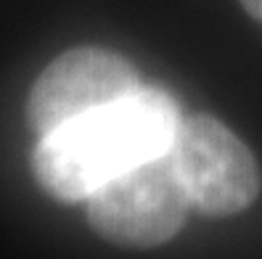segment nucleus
<instances>
[{"instance_id":"obj_1","label":"nucleus","mask_w":262,"mask_h":259,"mask_svg":"<svg viewBox=\"0 0 262 259\" xmlns=\"http://www.w3.org/2000/svg\"><path fill=\"white\" fill-rule=\"evenodd\" d=\"M178 125L175 98L143 85L127 98L40 135L32 154L35 180L56 201H88L112 177L164 154Z\"/></svg>"},{"instance_id":"obj_2","label":"nucleus","mask_w":262,"mask_h":259,"mask_svg":"<svg viewBox=\"0 0 262 259\" xmlns=\"http://www.w3.org/2000/svg\"><path fill=\"white\" fill-rule=\"evenodd\" d=\"M188 211L191 199L167 151L130 167L88 196L90 227L122 249H154L172 241Z\"/></svg>"},{"instance_id":"obj_3","label":"nucleus","mask_w":262,"mask_h":259,"mask_svg":"<svg viewBox=\"0 0 262 259\" xmlns=\"http://www.w3.org/2000/svg\"><path fill=\"white\" fill-rule=\"evenodd\" d=\"M191 209L204 217H233L259 196L257 159L238 135L209 114L180 119L167 148Z\"/></svg>"},{"instance_id":"obj_4","label":"nucleus","mask_w":262,"mask_h":259,"mask_svg":"<svg viewBox=\"0 0 262 259\" xmlns=\"http://www.w3.org/2000/svg\"><path fill=\"white\" fill-rule=\"evenodd\" d=\"M143 85L125 56L106 48H72L40 72L27 98V119L37 135L117 103L138 93Z\"/></svg>"},{"instance_id":"obj_5","label":"nucleus","mask_w":262,"mask_h":259,"mask_svg":"<svg viewBox=\"0 0 262 259\" xmlns=\"http://www.w3.org/2000/svg\"><path fill=\"white\" fill-rule=\"evenodd\" d=\"M241 6L246 8V13H249L254 21L262 24V0H241Z\"/></svg>"}]
</instances>
